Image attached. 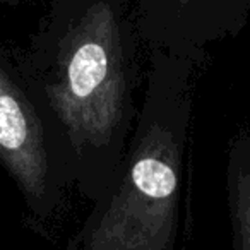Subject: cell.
I'll list each match as a JSON object with an SVG mask.
<instances>
[{"label": "cell", "instance_id": "cell-2", "mask_svg": "<svg viewBox=\"0 0 250 250\" xmlns=\"http://www.w3.org/2000/svg\"><path fill=\"white\" fill-rule=\"evenodd\" d=\"M197 62L154 48L117 173L65 250H175Z\"/></svg>", "mask_w": 250, "mask_h": 250}, {"label": "cell", "instance_id": "cell-4", "mask_svg": "<svg viewBox=\"0 0 250 250\" xmlns=\"http://www.w3.org/2000/svg\"><path fill=\"white\" fill-rule=\"evenodd\" d=\"M226 192L233 250H250V127L229 141Z\"/></svg>", "mask_w": 250, "mask_h": 250}, {"label": "cell", "instance_id": "cell-6", "mask_svg": "<svg viewBox=\"0 0 250 250\" xmlns=\"http://www.w3.org/2000/svg\"><path fill=\"white\" fill-rule=\"evenodd\" d=\"M250 9V0H204L194 33V53L202 57V50L211 42L226 35H236L243 26Z\"/></svg>", "mask_w": 250, "mask_h": 250}, {"label": "cell", "instance_id": "cell-3", "mask_svg": "<svg viewBox=\"0 0 250 250\" xmlns=\"http://www.w3.org/2000/svg\"><path fill=\"white\" fill-rule=\"evenodd\" d=\"M0 167L24 202L26 225L46 235L76 187L72 153L16 62L0 52Z\"/></svg>", "mask_w": 250, "mask_h": 250}, {"label": "cell", "instance_id": "cell-1", "mask_svg": "<svg viewBox=\"0 0 250 250\" xmlns=\"http://www.w3.org/2000/svg\"><path fill=\"white\" fill-rule=\"evenodd\" d=\"M72 153L76 188L108 190L136 124V36L117 0H72L16 60Z\"/></svg>", "mask_w": 250, "mask_h": 250}, {"label": "cell", "instance_id": "cell-5", "mask_svg": "<svg viewBox=\"0 0 250 250\" xmlns=\"http://www.w3.org/2000/svg\"><path fill=\"white\" fill-rule=\"evenodd\" d=\"M204 0H165L153 14L141 21V33L154 48L171 53H194V33Z\"/></svg>", "mask_w": 250, "mask_h": 250}]
</instances>
